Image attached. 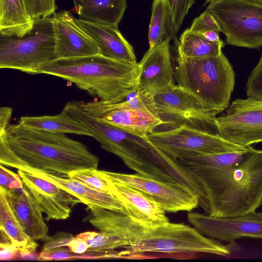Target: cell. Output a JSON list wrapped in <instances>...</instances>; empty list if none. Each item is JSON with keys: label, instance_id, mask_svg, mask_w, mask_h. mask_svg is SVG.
I'll list each match as a JSON object with an SVG mask.
<instances>
[{"label": "cell", "instance_id": "cell-1", "mask_svg": "<svg viewBox=\"0 0 262 262\" xmlns=\"http://www.w3.org/2000/svg\"><path fill=\"white\" fill-rule=\"evenodd\" d=\"M99 158L83 143L65 134L9 124L0 133V165L17 169H36L64 175L97 169Z\"/></svg>", "mask_w": 262, "mask_h": 262}, {"label": "cell", "instance_id": "cell-2", "mask_svg": "<svg viewBox=\"0 0 262 262\" xmlns=\"http://www.w3.org/2000/svg\"><path fill=\"white\" fill-rule=\"evenodd\" d=\"M187 169L205 192L210 216L240 215L262 205V150L248 146L242 160L228 168Z\"/></svg>", "mask_w": 262, "mask_h": 262}, {"label": "cell", "instance_id": "cell-3", "mask_svg": "<svg viewBox=\"0 0 262 262\" xmlns=\"http://www.w3.org/2000/svg\"><path fill=\"white\" fill-rule=\"evenodd\" d=\"M90 131L103 149L119 157L129 168L148 178L183 186L197 195L199 206L208 207L204 190L190 172L145 137L99 121L92 123Z\"/></svg>", "mask_w": 262, "mask_h": 262}, {"label": "cell", "instance_id": "cell-4", "mask_svg": "<svg viewBox=\"0 0 262 262\" xmlns=\"http://www.w3.org/2000/svg\"><path fill=\"white\" fill-rule=\"evenodd\" d=\"M46 74L74 83L101 100L115 103L138 89L139 63L120 61L97 54L56 59L40 66L35 74Z\"/></svg>", "mask_w": 262, "mask_h": 262}, {"label": "cell", "instance_id": "cell-5", "mask_svg": "<svg viewBox=\"0 0 262 262\" xmlns=\"http://www.w3.org/2000/svg\"><path fill=\"white\" fill-rule=\"evenodd\" d=\"M174 77L178 85L217 114L226 110L235 85L232 66L223 53L201 58L178 55Z\"/></svg>", "mask_w": 262, "mask_h": 262}, {"label": "cell", "instance_id": "cell-6", "mask_svg": "<svg viewBox=\"0 0 262 262\" xmlns=\"http://www.w3.org/2000/svg\"><path fill=\"white\" fill-rule=\"evenodd\" d=\"M202 235L198 229L183 224L170 222L149 228L134 244L124 248L122 257L145 252L208 253L223 256L231 254L232 246Z\"/></svg>", "mask_w": 262, "mask_h": 262}, {"label": "cell", "instance_id": "cell-7", "mask_svg": "<svg viewBox=\"0 0 262 262\" xmlns=\"http://www.w3.org/2000/svg\"><path fill=\"white\" fill-rule=\"evenodd\" d=\"M57 59L52 17L34 19L22 37L0 35V68L35 74L42 65Z\"/></svg>", "mask_w": 262, "mask_h": 262}, {"label": "cell", "instance_id": "cell-8", "mask_svg": "<svg viewBox=\"0 0 262 262\" xmlns=\"http://www.w3.org/2000/svg\"><path fill=\"white\" fill-rule=\"evenodd\" d=\"M227 43L256 49L262 46V4L252 0H220L207 7Z\"/></svg>", "mask_w": 262, "mask_h": 262}, {"label": "cell", "instance_id": "cell-9", "mask_svg": "<svg viewBox=\"0 0 262 262\" xmlns=\"http://www.w3.org/2000/svg\"><path fill=\"white\" fill-rule=\"evenodd\" d=\"M154 101L158 116L164 122L155 131L184 126L218 135L217 114L178 85L154 95Z\"/></svg>", "mask_w": 262, "mask_h": 262}, {"label": "cell", "instance_id": "cell-10", "mask_svg": "<svg viewBox=\"0 0 262 262\" xmlns=\"http://www.w3.org/2000/svg\"><path fill=\"white\" fill-rule=\"evenodd\" d=\"M145 137L177 160L199 155L243 151L248 148L231 143L219 135L184 126L154 131Z\"/></svg>", "mask_w": 262, "mask_h": 262}, {"label": "cell", "instance_id": "cell-11", "mask_svg": "<svg viewBox=\"0 0 262 262\" xmlns=\"http://www.w3.org/2000/svg\"><path fill=\"white\" fill-rule=\"evenodd\" d=\"M218 135L235 144L248 147L262 142V99L237 98L217 117Z\"/></svg>", "mask_w": 262, "mask_h": 262}, {"label": "cell", "instance_id": "cell-12", "mask_svg": "<svg viewBox=\"0 0 262 262\" xmlns=\"http://www.w3.org/2000/svg\"><path fill=\"white\" fill-rule=\"evenodd\" d=\"M100 171L112 181L126 184L141 191L157 202L166 212L190 211L199 206L197 195L181 185L148 178L138 173Z\"/></svg>", "mask_w": 262, "mask_h": 262}, {"label": "cell", "instance_id": "cell-13", "mask_svg": "<svg viewBox=\"0 0 262 262\" xmlns=\"http://www.w3.org/2000/svg\"><path fill=\"white\" fill-rule=\"evenodd\" d=\"M189 222L201 233L220 241L232 243L244 237L262 238V212L255 211L229 217H212L189 213Z\"/></svg>", "mask_w": 262, "mask_h": 262}, {"label": "cell", "instance_id": "cell-14", "mask_svg": "<svg viewBox=\"0 0 262 262\" xmlns=\"http://www.w3.org/2000/svg\"><path fill=\"white\" fill-rule=\"evenodd\" d=\"M23 183L38 202L45 220H64L70 216L72 208L80 200L55 184L21 169H18Z\"/></svg>", "mask_w": 262, "mask_h": 262}, {"label": "cell", "instance_id": "cell-15", "mask_svg": "<svg viewBox=\"0 0 262 262\" xmlns=\"http://www.w3.org/2000/svg\"><path fill=\"white\" fill-rule=\"evenodd\" d=\"M170 41L149 49L139 62L138 88L154 95L173 88L174 72L170 51Z\"/></svg>", "mask_w": 262, "mask_h": 262}, {"label": "cell", "instance_id": "cell-16", "mask_svg": "<svg viewBox=\"0 0 262 262\" xmlns=\"http://www.w3.org/2000/svg\"><path fill=\"white\" fill-rule=\"evenodd\" d=\"M52 18L57 59L99 54L96 45L78 25L71 12L55 13Z\"/></svg>", "mask_w": 262, "mask_h": 262}, {"label": "cell", "instance_id": "cell-17", "mask_svg": "<svg viewBox=\"0 0 262 262\" xmlns=\"http://www.w3.org/2000/svg\"><path fill=\"white\" fill-rule=\"evenodd\" d=\"M107 179L110 182L112 195L119 201L124 214L132 219L150 228L169 222L166 211L152 199L133 187Z\"/></svg>", "mask_w": 262, "mask_h": 262}, {"label": "cell", "instance_id": "cell-18", "mask_svg": "<svg viewBox=\"0 0 262 262\" xmlns=\"http://www.w3.org/2000/svg\"><path fill=\"white\" fill-rule=\"evenodd\" d=\"M84 111L95 119L130 134L146 137L164 122L151 112L142 110H105L82 102Z\"/></svg>", "mask_w": 262, "mask_h": 262}, {"label": "cell", "instance_id": "cell-19", "mask_svg": "<svg viewBox=\"0 0 262 262\" xmlns=\"http://www.w3.org/2000/svg\"><path fill=\"white\" fill-rule=\"evenodd\" d=\"M26 234L33 240L48 237V227L42 216L41 208L35 197L23 183V187L6 190L0 187Z\"/></svg>", "mask_w": 262, "mask_h": 262}, {"label": "cell", "instance_id": "cell-20", "mask_svg": "<svg viewBox=\"0 0 262 262\" xmlns=\"http://www.w3.org/2000/svg\"><path fill=\"white\" fill-rule=\"evenodd\" d=\"M80 28L99 49V54L116 60L137 63L132 46L124 38L118 27L100 25L76 19Z\"/></svg>", "mask_w": 262, "mask_h": 262}, {"label": "cell", "instance_id": "cell-21", "mask_svg": "<svg viewBox=\"0 0 262 262\" xmlns=\"http://www.w3.org/2000/svg\"><path fill=\"white\" fill-rule=\"evenodd\" d=\"M86 209L89 214L85 217L86 220L93 227L99 231L111 232L122 236L127 241V246L134 244L150 228L121 212L96 206H87Z\"/></svg>", "mask_w": 262, "mask_h": 262}, {"label": "cell", "instance_id": "cell-22", "mask_svg": "<svg viewBox=\"0 0 262 262\" xmlns=\"http://www.w3.org/2000/svg\"><path fill=\"white\" fill-rule=\"evenodd\" d=\"M24 170L47 180L68 191L79 199L81 203L87 206L101 207L124 214L122 204L115 196L92 189L82 183L70 178L68 175L36 169Z\"/></svg>", "mask_w": 262, "mask_h": 262}, {"label": "cell", "instance_id": "cell-23", "mask_svg": "<svg viewBox=\"0 0 262 262\" xmlns=\"http://www.w3.org/2000/svg\"><path fill=\"white\" fill-rule=\"evenodd\" d=\"M72 11L87 21L118 27L126 8V0H73Z\"/></svg>", "mask_w": 262, "mask_h": 262}, {"label": "cell", "instance_id": "cell-24", "mask_svg": "<svg viewBox=\"0 0 262 262\" xmlns=\"http://www.w3.org/2000/svg\"><path fill=\"white\" fill-rule=\"evenodd\" d=\"M1 244H12L23 256L34 253L38 246L25 232L0 189Z\"/></svg>", "mask_w": 262, "mask_h": 262}, {"label": "cell", "instance_id": "cell-25", "mask_svg": "<svg viewBox=\"0 0 262 262\" xmlns=\"http://www.w3.org/2000/svg\"><path fill=\"white\" fill-rule=\"evenodd\" d=\"M24 0H0V32L6 36L22 37L33 27Z\"/></svg>", "mask_w": 262, "mask_h": 262}, {"label": "cell", "instance_id": "cell-26", "mask_svg": "<svg viewBox=\"0 0 262 262\" xmlns=\"http://www.w3.org/2000/svg\"><path fill=\"white\" fill-rule=\"evenodd\" d=\"M18 123L31 129L92 137L89 130L64 108L55 115L23 116L20 118Z\"/></svg>", "mask_w": 262, "mask_h": 262}, {"label": "cell", "instance_id": "cell-27", "mask_svg": "<svg viewBox=\"0 0 262 262\" xmlns=\"http://www.w3.org/2000/svg\"><path fill=\"white\" fill-rule=\"evenodd\" d=\"M176 32L171 15L164 0H154L148 30L149 49L166 41L177 42Z\"/></svg>", "mask_w": 262, "mask_h": 262}, {"label": "cell", "instance_id": "cell-28", "mask_svg": "<svg viewBox=\"0 0 262 262\" xmlns=\"http://www.w3.org/2000/svg\"><path fill=\"white\" fill-rule=\"evenodd\" d=\"M178 55L187 58L216 56L222 53L224 45L210 42L199 33L185 30L177 42Z\"/></svg>", "mask_w": 262, "mask_h": 262}, {"label": "cell", "instance_id": "cell-29", "mask_svg": "<svg viewBox=\"0 0 262 262\" xmlns=\"http://www.w3.org/2000/svg\"><path fill=\"white\" fill-rule=\"evenodd\" d=\"M247 149L243 151L199 155L184 158L178 160L186 168L226 169L240 162Z\"/></svg>", "mask_w": 262, "mask_h": 262}, {"label": "cell", "instance_id": "cell-30", "mask_svg": "<svg viewBox=\"0 0 262 262\" xmlns=\"http://www.w3.org/2000/svg\"><path fill=\"white\" fill-rule=\"evenodd\" d=\"M77 236L87 241L89 249L86 252L89 253L109 252L116 248H124L128 245L125 238L111 232L86 231Z\"/></svg>", "mask_w": 262, "mask_h": 262}, {"label": "cell", "instance_id": "cell-31", "mask_svg": "<svg viewBox=\"0 0 262 262\" xmlns=\"http://www.w3.org/2000/svg\"><path fill=\"white\" fill-rule=\"evenodd\" d=\"M68 177L96 191L111 194L109 181L97 169H82L72 171Z\"/></svg>", "mask_w": 262, "mask_h": 262}, {"label": "cell", "instance_id": "cell-32", "mask_svg": "<svg viewBox=\"0 0 262 262\" xmlns=\"http://www.w3.org/2000/svg\"><path fill=\"white\" fill-rule=\"evenodd\" d=\"M169 10L176 33L195 0H164Z\"/></svg>", "mask_w": 262, "mask_h": 262}, {"label": "cell", "instance_id": "cell-33", "mask_svg": "<svg viewBox=\"0 0 262 262\" xmlns=\"http://www.w3.org/2000/svg\"><path fill=\"white\" fill-rule=\"evenodd\" d=\"M29 15L33 19L49 17L57 9L55 0H24Z\"/></svg>", "mask_w": 262, "mask_h": 262}, {"label": "cell", "instance_id": "cell-34", "mask_svg": "<svg viewBox=\"0 0 262 262\" xmlns=\"http://www.w3.org/2000/svg\"><path fill=\"white\" fill-rule=\"evenodd\" d=\"M245 90L248 97L262 99V54L247 78Z\"/></svg>", "mask_w": 262, "mask_h": 262}, {"label": "cell", "instance_id": "cell-35", "mask_svg": "<svg viewBox=\"0 0 262 262\" xmlns=\"http://www.w3.org/2000/svg\"><path fill=\"white\" fill-rule=\"evenodd\" d=\"M188 29L192 32L199 33L209 30L221 32V27L216 20L207 9L194 19L191 27Z\"/></svg>", "mask_w": 262, "mask_h": 262}, {"label": "cell", "instance_id": "cell-36", "mask_svg": "<svg viewBox=\"0 0 262 262\" xmlns=\"http://www.w3.org/2000/svg\"><path fill=\"white\" fill-rule=\"evenodd\" d=\"M0 187L6 190H14L23 187L19 175L0 165Z\"/></svg>", "mask_w": 262, "mask_h": 262}, {"label": "cell", "instance_id": "cell-37", "mask_svg": "<svg viewBox=\"0 0 262 262\" xmlns=\"http://www.w3.org/2000/svg\"><path fill=\"white\" fill-rule=\"evenodd\" d=\"M74 237L72 234L63 232H59L52 237L48 236L42 240L45 242V244L42 251L68 246Z\"/></svg>", "mask_w": 262, "mask_h": 262}, {"label": "cell", "instance_id": "cell-38", "mask_svg": "<svg viewBox=\"0 0 262 262\" xmlns=\"http://www.w3.org/2000/svg\"><path fill=\"white\" fill-rule=\"evenodd\" d=\"M79 257L81 258V254H76L69 248L63 247L41 251L39 254V258L43 260H62Z\"/></svg>", "mask_w": 262, "mask_h": 262}, {"label": "cell", "instance_id": "cell-39", "mask_svg": "<svg viewBox=\"0 0 262 262\" xmlns=\"http://www.w3.org/2000/svg\"><path fill=\"white\" fill-rule=\"evenodd\" d=\"M69 248L72 252L77 254L85 253L89 249L87 241L83 238L76 236L68 244Z\"/></svg>", "mask_w": 262, "mask_h": 262}, {"label": "cell", "instance_id": "cell-40", "mask_svg": "<svg viewBox=\"0 0 262 262\" xmlns=\"http://www.w3.org/2000/svg\"><path fill=\"white\" fill-rule=\"evenodd\" d=\"M12 108L7 106L0 108V133L4 131L9 125Z\"/></svg>", "mask_w": 262, "mask_h": 262}, {"label": "cell", "instance_id": "cell-41", "mask_svg": "<svg viewBox=\"0 0 262 262\" xmlns=\"http://www.w3.org/2000/svg\"><path fill=\"white\" fill-rule=\"evenodd\" d=\"M17 253H19L18 250L13 245L1 246V260L13 259Z\"/></svg>", "mask_w": 262, "mask_h": 262}, {"label": "cell", "instance_id": "cell-42", "mask_svg": "<svg viewBox=\"0 0 262 262\" xmlns=\"http://www.w3.org/2000/svg\"><path fill=\"white\" fill-rule=\"evenodd\" d=\"M219 32L215 30H209L203 32L202 34L208 41L219 44L224 45L223 41L220 38Z\"/></svg>", "mask_w": 262, "mask_h": 262}, {"label": "cell", "instance_id": "cell-43", "mask_svg": "<svg viewBox=\"0 0 262 262\" xmlns=\"http://www.w3.org/2000/svg\"><path fill=\"white\" fill-rule=\"evenodd\" d=\"M219 1H220V0H206L205 4H206L207 3H209V4H211V3H213L217 2Z\"/></svg>", "mask_w": 262, "mask_h": 262}, {"label": "cell", "instance_id": "cell-44", "mask_svg": "<svg viewBox=\"0 0 262 262\" xmlns=\"http://www.w3.org/2000/svg\"><path fill=\"white\" fill-rule=\"evenodd\" d=\"M256 3L262 4V0H252Z\"/></svg>", "mask_w": 262, "mask_h": 262}]
</instances>
